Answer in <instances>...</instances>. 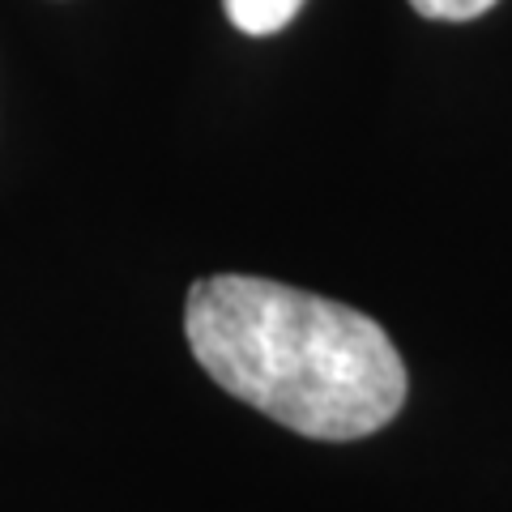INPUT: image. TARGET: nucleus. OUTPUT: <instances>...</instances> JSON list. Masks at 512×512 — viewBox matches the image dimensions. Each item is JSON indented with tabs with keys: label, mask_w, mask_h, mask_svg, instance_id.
I'll return each mask as SVG.
<instances>
[{
	"label": "nucleus",
	"mask_w": 512,
	"mask_h": 512,
	"mask_svg": "<svg viewBox=\"0 0 512 512\" xmlns=\"http://www.w3.org/2000/svg\"><path fill=\"white\" fill-rule=\"evenodd\" d=\"M227 18L244 35H278L282 26H291V18L303 9V0H222Z\"/></svg>",
	"instance_id": "2"
},
{
	"label": "nucleus",
	"mask_w": 512,
	"mask_h": 512,
	"mask_svg": "<svg viewBox=\"0 0 512 512\" xmlns=\"http://www.w3.org/2000/svg\"><path fill=\"white\" fill-rule=\"evenodd\" d=\"M184 333L222 389L299 436L363 440L406 402L393 338L338 299L214 274L188 291Z\"/></svg>",
	"instance_id": "1"
},
{
	"label": "nucleus",
	"mask_w": 512,
	"mask_h": 512,
	"mask_svg": "<svg viewBox=\"0 0 512 512\" xmlns=\"http://www.w3.org/2000/svg\"><path fill=\"white\" fill-rule=\"evenodd\" d=\"M491 5H495V0H410V9H419L423 18H436V22H470V18H483Z\"/></svg>",
	"instance_id": "3"
}]
</instances>
